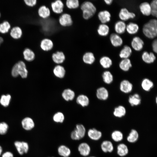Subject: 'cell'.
I'll return each mask as SVG.
<instances>
[{
  "label": "cell",
  "mask_w": 157,
  "mask_h": 157,
  "mask_svg": "<svg viewBox=\"0 0 157 157\" xmlns=\"http://www.w3.org/2000/svg\"><path fill=\"white\" fill-rule=\"evenodd\" d=\"M80 8L82 11V16L85 20L91 19L95 14L97 8L94 4L89 1L83 2L80 5Z\"/></svg>",
  "instance_id": "6da1fadb"
},
{
  "label": "cell",
  "mask_w": 157,
  "mask_h": 157,
  "mask_svg": "<svg viewBox=\"0 0 157 157\" xmlns=\"http://www.w3.org/2000/svg\"><path fill=\"white\" fill-rule=\"evenodd\" d=\"M144 34L149 39H153L157 35V20L156 19H150L145 23L142 28Z\"/></svg>",
  "instance_id": "7a4b0ae2"
},
{
  "label": "cell",
  "mask_w": 157,
  "mask_h": 157,
  "mask_svg": "<svg viewBox=\"0 0 157 157\" xmlns=\"http://www.w3.org/2000/svg\"><path fill=\"white\" fill-rule=\"evenodd\" d=\"M86 131L85 128L83 125L78 124L76 125L74 129L71 132V138L73 140H80L85 136Z\"/></svg>",
  "instance_id": "3957f363"
},
{
  "label": "cell",
  "mask_w": 157,
  "mask_h": 157,
  "mask_svg": "<svg viewBox=\"0 0 157 157\" xmlns=\"http://www.w3.org/2000/svg\"><path fill=\"white\" fill-rule=\"evenodd\" d=\"M58 22L61 26L64 27H70L73 23L71 15L65 13H63L59 15Z\"/></svg>",
  "instance_id": "277c9868"
},
{
  "label": "cell",
  "mask_w": 157,
  "mask_h": 157,
  "mask_svg": "<svg viewBox=\"0 0 157 157\" xmlns=\"http://www.w3.org/2000/svg\"><path fill=\"white\" fill-rule=\"evenodd\" d=\"M50 6L52 11L55 14L60 15L63 13L64 4L61 0L52 1L50 3Z\"/></svg>",
  "instance_id": "5b68a950"
},
{
  "label": "cell",
  "mask_w": 157,
  "mask_h": 157,
  "mask_svg": "<svg viewBox=\"0 0 157 157\" xmlns=\"http://www.w3.org/2000/svg\"><path fill=\"white\" fill-rule=\"evenodd\" d=\"M14 144L17 151L21 155L27 153L28 151L29 145L26 142L17 141L14 142Z\"/></svg>",
  "instance_id": "8992f818"
},
{
  "label": "cell",
  "mask_w": 157,
  "mask_h": 157,
  "mask_svg": "<svg viewBox=\"0 0 157 157\" xmlns=\"http://www.w3.org/2000/svg\"><path fill=\"white\" fill-rule=\"evenodd\" d=\"M51 57L53 61L57 65H60L64 63L66 58L63 52L58 51L53 53Z\"/></svg>",
  "instance_id": "52a82bcc"
},
{
  "label": "cell",
  "mask_w": 157,
  "mask_h": 157,
  "mask_svg": "<svg viewBox=\"0 0 157 157\" xmlns=\"http://www.w3.org/2000/svg\"><path fill=\"white\" fill-rule=\"evenodd\" d=\"M136 16L135 13L130 12L126 8H122L120 10L119 14V17L123 21L127 20L130 19H133Z\"/></svg>",
  "instance_id": "ba28073f"
},
{
  "label": "cell",
  "mask_w": 157,
  "mask_h": 157,
  "mask_svg": "<svg viewBox=\"0 0 157 157\" xmlns=\"http://www.w3.org/2000/svg\"><path fill=\"white\" fill-rule=\"evenodd\" d=\"M40 46L42 50L47 52L52 49L53 47V43L50 39L44 38L41 41Z\"/></svg>",
  "instance_id": "9c48e42d"
},
{
  "label": "cell",
  "mask_w": 157,
  "mask_h": 157,
  "mask_svg": "<svg viewBox=\"0 0 157 157\" xmlns=\"http://www.w3.org/2000/svg\"><path fill=\"white\" fill-rule=\"evenodd\" d=\"M133 88L132 84L128 80H124L120 82L119 89L123 93H129L132 91Z\"/></svg>",
  "instance_id": "30bf717a"
},
{
  "label": "cell",
  "mask_w": 157,
  "mask_h": 157,
  "mask_svg": "<svg viewBox=\"0 0 157 157\" xmlns=\"http://www.w3.org/2000/svg\"><path fill=\"white\" fill-rule=\"evenodd\" d=\"M144 44V42L143 40L138 36L134 37L131 42L132 47L137 51L141 50L143 47Z\"/></svg>",
  "instance_id": "8fae6325"
},
{
  "label": "cell",
  "mask_w": 157,
  "mask_h": 157,
  "mask_svg": "<svg viewBox=\"0 0 157 157\" xmlns=\"http://www.w3.org/2000/svg\"><path fill=\"white\" fill-rule=\"evenodd\" d=\"M78 150L80 154L83 156H88L91 151V148L89 144L86 142L80 143L78 147Z\"/></svg>",
  "instance_id": "7c38bea8"
},
{
  "label": "cell",
  "mask_w": 157,
  "mask_h": 157,
  "mask_svg": "<svg viewBox=\"0 0 157 157\" xmlns=\"http://www.w3.org/2000/svg\"><path fill=\"white\" fill-rule=\"evenodd\" d=\"M51 10L45 5L41 6L38 9V13L39 16L43 19L49 18L51 15Z\"/></svg>",
  "instance_id": "4fadbf2b"
},
{
  "label": "cell",
  "mask_w": 157,
  "mask_h": 157,
  "mask_svg": "<svg viewBox=\"0 0 157 157\" xmlns=\"http://www.w3.org/2000/svg\"><path fill=\"white\" fill-rule=\"evenodd\" d=\"M88 135L89 138L92 140L97 141L99 140L101 138L102 133L95 128H93L88 130Z\"/></svg>",
  "instance_id": "5bb4252c"
},
{
  "label": "cell",
  "mask_w": 157,
  "mask_h": 157,
  "mask_svg": "<svg viewBox=\"0 0 157 157\" xmlns=\"http://www.w3.org/2000/svg\"><path fill=\"white\" fill-rule=\"evenodd\" d=\"M23 128L26 131H30L33 129L35 126V123L31 118L27 117L24 118L21 122Z\"/></svg>",
  "instance_id": "9a60e30c"
},
{
  "label": "cell",
  "mask_w": 157,
  "mask_h": 157,
  "mask_svg": "<svg viewBox=\"0 0 157 157\" xmlns=\"http://www.w3.org/2000/svg\"><path fill=\"white\" fill-rule=\"evenodd\" d=\"M111 14L107 10H104L100 11L98 14V17L102 24H105L110 20Z\"/></svg>",
  "instance_id": "2e32d148"
},
{
  "label": "cell",
  "mask_w": 157,
  "mask_h": 157,
  "mask_svg": "<svg viewBox=\"0 0 157 157\" xmlns=\"http://www.w3.org/2000/svg\"><path fill=\"white\" fill-rule=\"evenodd\" d=\"M96 94L97 98L101 100H107L109 96V93L108 90L103 87H100L97 89Z\"/></svg>",
  "instance_id": "e0dca14e"
},
{
  "label": "cell",
  "mask_w": 157,
  "mask_h": 157,
  "mask_svg": "<svg viewBox=\"0 0 157 157\" xmlns=\"http://www.w3.org/2000/svg\"><path fill=\"white\" fill-rule=\"evenodd\" d=\"M82 59L83 62L87 65H92L93 63L95 58L94 53L90 51L85 52L83 55Z\"/></svg>",
  "instance_id": "ac0fdd59"
},
{
  "label": "cell",
  "mask_w": 157,
  "mask_h": 157,
  "mask_svg": "<svg viewBox=\"0 0 157 157\" xmlns=\"http://www.w3.org/2000/svg\"><path fill=\"white\" fill-rule=\"evenodd\" d=\"M53 72L56 77L58 78H62L65 76L66 71L63 66L60 65H57L54 67Z\"/></svg>",
  "instance_id": "d6986e66"
},
{
  "label": "cell",
  "mask_w": 157,
  "mask_h": 157,
  "mask_svg": "<svg viewBox=\"0 0 157 157\" xmlns=\"http://www.w3.org/2000/svg\"><path fill=\"white\" fill-rule=\"evenodd\" d=\"M110 39L111 44L115 47L120 46L123 43L122 38L116 33H113L111 34L110 36Z\"/></svg>",
  "instance_id": "ffe728a7"
},
{
  "label": "cell",
  "mask_w": 157,
  "mask_h": 157,
  "mask_svg": "<svg viewBox=\"0 0 157 157\" xmlns=\"http://www.w3.org/2000/svg\"><path fill=\"white\" fill-rule=\"evenodd\" d=\"M102 151L105 153L112 152L114 150V146L112 142L108 140L103 141L101 144Z\"/></svg>",
  "instance_id": "44dd1931"
},
{
  "label": "cell",
  "mask_w": 157,
  "mask_h": 157,
  "mask_svg": "<svg viewBox=\"0 0 157 157\" xmlns=\"http://www.w3.org/2000/svg\"><path fill=\"white\" fill-rule=\"evenodd\" d=\"M142 58L145 63L150 64L154 62L156 59V57L153 53H149L147 51H145L142 53Z\"/></svg>",
  "instance_id": "7402d4cb"
},
{
  "label": "cell",
  "mask_w": 157,
  "mask_h": 157,
  "mask_svg": "<svg viewBox=\"0 0 157 157\" xmlns=\"http://www.w3.org/2000/svg\"><path fill=\"white\" fill-rule=\"evenodd\" d=\"M62 96L66 101L72 100L75 97V93L74 91L69 88L65 89L62 92Z\"/></svg>",
  "instance_id": "603a6c76"
},
{
  "label": "cell",
  "mask_w": 157,
  "mask_h": 157,
  "mask_svg": "<svg viewBox=\"0 0 157 157\" xmlns=\"http://www.w3.org/2000/svg\"><path fill=\"white\" fill-rule=\"evenodd\" d=\"M17 64L19 75H20L23 78H26L27 76L28 72L25 63L23 61H20L17 63Z\"/></svg>",
  "instance_id": "cb8c5ba5"
},
{
  "label": "cell",
  "mask_w": 157,
  "mask_h": 157,
  "mask_svg": "<svg viewBox=\"0 0 157 157\" xmlns=\"http://www.w3.org/2000/svg\"><path fill=\"white\" fill-rule=\"evenodd\" d=\"M139 9L142 13L144 15L149 16L151 15V8L150 3L144 2L139 5Z\"/></svg>",
  "instance_id": "d4e9b609"
},
{
  "label": "cell",
  "mask_w": 157,
  "mask_h": 157,
  "mask_svg": "<svg viewBox=\"0 0 157 157\" xmlns=\"http://www.w3.org/2000/svg\"><path fill=\"white\" fill-rule=\"evenodd\" d=\"M129 152V148L125 144L121 143L117 147V154L120 157H124L127 155Z\"/></svg>",
  "instance_id": "484cf974"
},
{
  "label": "cell",
  "mask_w": 157,
  "mask_h": 157,
  "mask_svg": "<svg viewBox=\"0 0 157 157\" xmlns=\"http://www.w3.org/2000/svg\"><path fill=\"white\" fill-rule=\"evenodd\" d=\"M126 28L125 23L122 20L117 21L114 26L115 30L117 34H120L124 33L126 30Z\"/></svg>",
  "instance_id": "4316f807"
},
{
  "label": "cell",
  "mask_w": 157,
  "mask_h": 157,
  "mask_svg": "<svg viewBox=\"0 0 157 157\" xmlns=\"http://www.w3.org/2000/svg\"><path fill=\"white\" fill-rule=\"evenodd\" d=\"M77 103L83 107L88 106L89 104L90 101L88 97L86 95L81 94L76 98Z\"/></svg>",
  "instance_id": "83f0119b"
},
{
  "label": "cell",
  "mask_w": 157,
  "mask_h": 157,
  "mask_svg": "<svg viewBox=\"0 0 157 157\" xmlns=\"http://www.w3.org/2000/svg\"><path fill=\"white\" fill-rule=\"evenodd\" d=\"M141 100L140 95L137 93L130 95L128 99L129 103L132 106H136L140 105L141 103Z\"/></svg>",
  "instance_id": "f1b7e54d"
},
{
  "label": "cell",
  "mask_w": 157,
  "mask_h": 157,
  "mask_svg": "<svg viewBox=\"0 0 157 157\" xmlns=\"http://www.w3.org/2000/svg\"><path fill=\"white\" fill-rule=\"evenodd\" d=\"M58 152L59 155L63 157H68L71 154V151L67 146L62 145L58 149Z\"/></svg>",
  "instance_id": "f546056e"
},
{
  "label": "cell",
  "mask_w": 157,
  "mask_h": 157,
  "mask_svg": "<svg viewBox=\"0 0 157 157\" xmlns=\"http://www.w3.org/2000/svg\"><path fill=\"white\" fill-rule=\"evenodd\" d=\"M139 135L138 131L135 129H132L129 135L127 137L126 139L128 142L130 143H134L138 140Z\"/></svg>",
  "instance_id": "4dcf8cb0"
},
{
  "label": "cell",
  "mask_w": 157,
  "mask_h": 157,
  "mask_svg": "<svg viewBox=\"0 0 157 157\" xmlns=\"http://www.w3.org/2000/svg\"><path fill=\"white\" fill-rule=\"evenodd\" d=\"M119 66L122 71L127 72L132 67L130 60L129 58L123 59L119 63Z\"/></svg>",
  "instance_id": "1f68e13d"
},
{
  "label": "cell",
  "mask_w": 157,
  "mask_h": 157,
  "mask_svg": "<svg viewBox=\"0 0 157 157\" xmlns=\"http://www.w3.org/2000/svg\"><path fill=\"white\" fill-rule=\"evenodd\" d=\"M126 113L125 107L122 106H119L115 107L113 112V115L116 117L121 118L124 116Z\"/></svg>",
  "instance_id": "d6a6232c"
},
{
  "label": "cell",
  "mask_w": 157,
  "mask_h": 157,
  "mask_svg": "<svg viewBox=\"0 0 157 157\" xmlns=\"http://www.w3.org/2000/svg\"><path fill=\"white\" fill-rule=\"evenodd\" d=\"M132 52L131 48L128 45L124 46L121 50L119 56L122 59L128 58L131 55Z\"/></svg>",
  "instance_id": "836d02e7"
},
{
  "label": "cell",
  "mask_w": 157,
  "mask_h": 157,
  "mask_svg": "<svg viewBox=\"0 0 157 157\" xmlns=\"http://www.w3.org/2000/svg\"><path fill=\"white\" fill-rule=\"evenodd\" d=\"M23 56L26 61H31L33 60L35 57V54L34 51L30 49H25L23 51Z\"/></svg>",
  "instance_id": "e575fe53"
},
{
  "label": "cell",
  "mask_w": 157,
  "mask_h": 157,
  "mask_svg": "<svg viewBox=\"0 0 157 157\" xmlns=\"http://www.w3.org/2000/svg\"><path fill=\"white\" fill-rule=\"evenodd\" d=\"M109 26L106 24H100L97 29L98 34L100 36H105L109 33Z\"/></svg>",
  "instance_id": "d590c367"
},
{
  "label": "cell",
  "mask_w": 157,
  "mask_h": 157,
  "mask_svg": "<svg viewBox=\"0 0 157 157\" xmlns=\"http://www.w3.org/2000/svg\"><path fill=\"white\" fill-rule=\"evenodd\" d=\"M10 34L13 38L18 39L20 38L22 35V30L20 27L18 26H15L11 30Z\"/></svg>",
  "instance_id": "8d00e7d4"
},
{
  "label": "cell",
  "mask_w": 157,
  "mask_h": 157,
  "mask_svg": "<svg viewBox=\"0 0 157 157\" xmlns=\"http://www.w3.org/2000/svg\"><path fill=\"white\" fill-rule=\"evenodd\" d=\"M141 86L144 90L148 92L149 91L153 88L154 83L149 79L145 78L142 81Z\"/></svg>",
  "instance_id": "74e56055"
},
{
  "label": "cell",
  "mask_w": 157,
  "mask_h": 157,
  "mask_svg": "<svg viewBox=\"0 0 157 157\" xmlns=\"http://www.w3.org/2000/svg\"><path fill=\"white\" fill-rule=\"evenodd\" d=\"M139 29V26L135 23L131 22L126 25V30L130 34L133 35L136 33Z\"/></svg>",
  "instance_id": "f35d334b"
},
{
  "label": "cell",
  "mask_w": 157,
  "mask_h": 157,
  "mask_svg": "<svg viewBox=\"0 0 157 157\" xmlns=\"http://www.w3.org/2000/svg\"><path fill=\"white\" fill-rule=\"evenodd\" d=\"M99 63L101 66L105 69L110 68L112 65L111 59L107 56H103L99 60Z\"/></svg>",
  "instance_id": "ab89813d"
},
{
  "label": "cell",
  "mask_w": 157,
  "mask_h": 157,
  "mask_svg": "<svg viewBox=\"0 0 157 157\" xmlns=\"http://www.w3.org/2000/svg\"><path fill=\"white\" fill-rule=\"evenodd\" d=\"M65 5L69 9H75L80 6L79 1L78 0H67L65 2Z\"/></svg>",
  "instance_id": "60d3db41"
},
{
  "label": "cell",
  "mask_w": 157,
  "mask_h": 157,
  "mask_svg": "<svg viewBox=\"0 0 157 157\" xmlns=\"http://www.w3.org/2000/svg\"><path fill=\"white\" fill-rule=\"evenodd\" d=\"M111 136L112 139L116 142L121 141L123 138L122 133L118 130L114 131L112 133Z\"/></svg>",
  "instance_id": "b9f144b4"
},
{
  "label": "cell",
  "mask_w": 157,
  "mask_h": 157,
  "mask_svg": "<svg viewBox=\"0 0 157 157\" xmlns=\"http://www.w3.org/2000/svg\"><path fill=\"white\" fill-rule=\"evenodd\" d=\"M102 78L104 82L107 84H110L113 81V76L111 72L108 71H106L103 72L102 74Z\"/></svg>",
  "instance_id": "7bdbcfd3"
},
{
  "label": "cell",
  "mask_w": 157,
  "mask_h": 157,
  "mask_svg": "<svg viewBox=\"0 0 157 157\" xmlns=\"http://www.w3.org/2000/svg\"><path fill=\"white\" fill-rule=\"evenodd\" d=\"M11 99L10 94L2 95L0 99V104L4 107H7L10 104Z\"/></svg>",
  "instance_id": "ee69618b"
},
{
  "label": "cell",
  "mask_w": 157,
  "mask_h": 157,
  "mask_svg": "<svg viewBox=\"0 0 157 157\" xmlns=\"http://www.w3.org/2000/svg\"><path fill=\"white\" fill-rule=\"evenodd\" d=\"M53 121L57 123H62L65 119V116L61 112H58L54 114L53 117Z\"/></svg>",
  "instance_id": "f6af8a7d"
},
{
  "label": "cell",
  "mask_w": 157,
  "mask_h": 157,
  "mask_svg": "<svg viewBox=\"0 0 157 157\" xmlns=\"http://www.w3.org/2000/svg\"><path fill=\"white\" fill-rule=\"evenodd\" d=\"M11 28L9 23L5 21L0 24V32L4 34L8 32Z\"/></svg>",
  "instance_id": "bcb514c9"
},
{
  "label": "cell",
  "mask_w": 157,
  "mask_h": 157,
  "mask_svg": "<svg viewBox=\"0 0 157 157\" xmlns=\"http://www.w3.org/2000/svg\"><path fill=\"white\" fill-rule=\"evenodd\" d=\"M151 8V15L153 16H157V0H154L150 4Z\"/></svg>",
  "instance_id": "7dc6e473"
},
{
  "label": "cell",
  "mask_w": 157,
  "mask_h": 157,
  "mask_svg": "<svg viewBox=\"0 0 157 157\" xmlns=\"http://www.w3.org/2000/svg\"><path fill=\"white\" fill-rule=\"evenodd\" d=\"M9 128L8 125L5 122L0 123V135H4L7 132Z\"/></svg>",
  "instance_id": "c3c4849f"
},
{
  "label": "cell",
  "mask_w": 157,
  "mask_h": 157,
  "mask_svg": "<svg viewBox=\"0 0 157 157\" xmlns=\"http://www.w3.org/2000/svg\"><path fill=\"white\" fill-rule=\"evenodd\" d=\"M11 74L12 76L15 77H17L19 75L17 63L13 66L12 68Z\"/></svg>",
  "instance_id": "681fc988"
},
{
  "label": "cell",
  "mask_w": 157,
  "mask_h": 157,
  "mask_svg": "<svg viewBox=\"0 0 157 157\" xmlns=\"http://www.w3.org/2000/svg\"><path fill=\"white\" fill-rule=\"evenodd\" d=\"M24 1L26 5L30 7L34 6L37 3L36 0H25Z\"/></svg>",
  "instance_id": "f907efd6"
},
{
  "label": "cell",
  "mask_w": 157,
  "mask_h": 157,
  "mask_svg": "<svg viewBox=\"0 0 157 157\" xmlns=\"http://www.w3.org/2000/svg\"><path fill=\"white\" fill-rule=\"evenodd\" d=\"M152 47L153 51L156 53L157 52V40L156 39H155L153 41L152 44Z\"/></svg>",
  "instance_id": "816d5d0a"
},
{
  "label": "cell",
  "mask_w": 157,
  "mask_h": 157,
  "mask_svg": "<svg viewBox=\"0 0 157 157\" xmlns=\"http://www.w3.org/2000/svg\"><path fill=\"white\" fill-rule=\"evenodd\" d=\"M2 157H14V155L11 152L7 151L5 152L2 154Z\"/></svg>",
  "instance_id": "f5cc1de1"
},
{
  "label": "cell",
  "mask_w": 157,
  "mask_h": 157,
  "mask_svg": "<svg viewBox=\"0 0 157 157\" xmlns=\"http://www.w3.org/2000/svg\"><path fill=\"white\" fill-rule=\"evenodd\" d=\"M104 1L105 3L108 5H110L112 3L113 0H104Z\"/></svg>",
  "instance_id": "db71d44e"
},
{
  "label": "cell",
  "mask_w": 157,
  "mask_h": 157,
  "mask_svg": "<svg viewBox=\"0 0 157 157\" xmlns=\"http://www.w3.org/2000/svg\"><path fill=\"white\" fill-rule=\"evenodd\" d=\"M3 38L0 36V46L1 45V44L3 42Z\"/></svg>",
  "instance_id": "11a10c76"
},
{
  "label": "cell",
  "mask_w": 157,
  "mask_h": 157,
  "mask_svg": "<svg viewBox=\"0 0 157 157\" xmlns=\"http://www.w3.org/2000/svg\"><path fill=\"white\" fill-rule=\"evenodd\" d=\"M3 151V149L2 147L0 146V156L1 155Z\"/></svg>",
  "instance_id": "9f6ffc18"
},
{
  "label": "cell",
  "mask_w": 157,
  "mask_h": 157,
  "mask_svg": "<svg viewBox=\"0 0 157 157\" xmlns=\"http://www.w3.org/2000/svg\"><path fill=\"white\" fill-rule=\"evenodd\" d=\"M89 157H96L94 156H89Z\"/></svg>",
  "instance_id": "6f0895ef"
},
{
  "label": "cell",
  "mask_w": 157,
  "mask_h": 157,
  "mask_svg": "<svg viewBox=\"0 0 157 157\" xmlns=\"http://www.w3.org/2000/svg\"><path fill=\"white\" fill-rule=\"evenodd\" d=\"M1 16V13H0V17Z\"/></svg>",
  "instance_id": "680465c9"
},
{
  "label": "cell",
  "mask_w": 157,
  "mask_h": 157,
  "mask_svg": "<svg viewBox=\"0 0 157 157\" xmlns=\"http://www.w3.org/2000/svg\"></svg>",
  "instance_id": "91938a15"
}]
</instances>
